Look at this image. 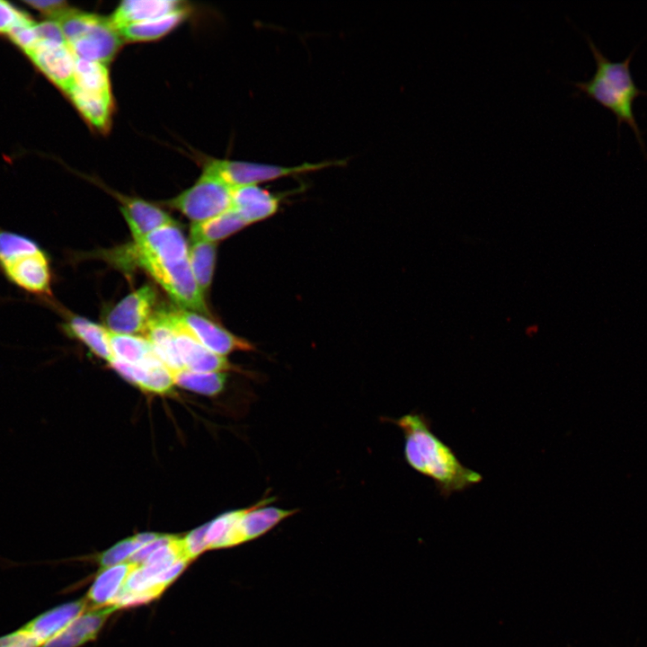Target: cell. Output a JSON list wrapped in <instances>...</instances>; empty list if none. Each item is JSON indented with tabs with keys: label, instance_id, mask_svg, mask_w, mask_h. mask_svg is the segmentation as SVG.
Masks as SVG:
<instances>
[{
	"label": "cell",
	"instance_id": "2",
	"mask_svg": "<svg viewBox=\"0 0 647 647\" xmlns=\"http://www.w3.org/2000/svg\"><path fill=\"white\" fill-rule=\"evenodd\" d=\"M585 38L595 58L596 70L588 80L572 84L578 89V93H584L610 110L616 115L618 126L626 122L645 153L644 141L634 113V102L637 96L647 94V92L637 86L630 71L629 64L634 50L622 61H613L588 34H585Z\"/></svg>",
	"mask_w": 647,
	"mask_h": 647
},
{
	"label": "cell",
	"instance_id": "12",
	"mask_svg": "<svg viewBox=\"0 0 647 647\" xmlns=\"http://www.w3.org/2000/svg\"><path fill=\"white\" fill-rule=\"evenodd\" d=\"M87 607L88 601L85 597L62 604L41 613L19 629L40 647L81 616Z\"/></svg>",
	"mask_w": 647,
	"mask_h": 647
},
{
	"label": "cell",
	"instance_id": "26",
	"mask_svg": "<svg viewBox=\"0 0 647 647\" xmlns=\"http://www.w3.org/2000/svg\"><path fill=\"white\" fill-rule=\"evenodd\" d=\"M74 85L86 92L111 96L109 70L99 62L76 58Z\"/></svg>",
	"mask_w": 647,
	"mask_h": 647
},
{
	"label": "cell",
	"instance_id": "7",
	"mask_svg": "<svg viewBox=\"0 0 647 647\" xmlns=\"http://www.w3.org/2000/svg\"><path fill=\"white\" fill-rule=\"evenodd\" d=\"M123 261L139 266L146 262H164L185 259L189 248L182 232L175 224L160 227L134 242L123 253Z\"/></svg>",
	"mask_w": 647,
	"mask_h": 647
},
{
	"label": "cell",
	"instance_id": "21",
	"mask_svg": "<svg viewBox=\"0 0 647 647\" xmlns=\"http://www.w3.org/2000/svg\"><path fill=\"white\" fill-rule=\"evenodd\" d=\"M67 94L80 114L95 129H108L113 108L111 96L86 92L75 85Z\"/></svg>",
	"mask_w": 647,
	"mask_h": 647
},
{
	"label": "cell",
	"instance_id": "29",
	"mask_svg": "<svg viewBox=\"0 0 647 647\" xmlns=\"http://www.w3.org/2000/svg\"><path fill=\"white\" fill-rule=\"evenodd\" d=\"M142 546L136 536L126 538L98 555L100 571L122 563Z\"/></svg>",
	"mask_w": 647,
	"mask_h": 647
},
{
	"label": "cell",
	"instance_id": "22",
	"mask_svg": "<svg viewBox=\"0 0 647 647\" xmlns=\"http://www.w3.org/2000/svg\"><path fill=\"white\" fill-rule=\"evenodd\" d=\"M245 508L227 511L208 524L206 542L208 549L232 547L245 543L242 518Z\"/></svg>",
	"mask_w": 647,
	"mask_h": 647
},
{
	"label": "cell",
	"instance_id": "34",
	"mask_svg": "<svg viewBox=\"0 0 647 647\" xmlns=\"http://www.w3.org/2000/svg\"><path fill=\"white\" fill-rule=\"evenodd\" d=\"M173 537V536L162 534L155 540L138 548L128 561L141 565L156 549L168 544Z\"/></svg>",
	"mask_w": 647,
	"mask_h": 647
},
{
	"label": "cell",
	"instance_id": "14",
	"mask_svg": "<svg viewBox=\"0 0 647 647\" xmlns=\"http://www.w3.org/2000/svg\"><path fill=\"white\" fill-rule=\"evenodd\" d=\"M282 197L259 185L243 186L233 190L231 208L251 225L272 217Z\"/></svg>",
	"mask_w": 647,
	"mask_h": 647
},
{
	"label": "cell",
	"instance_id": "33",
	"mask_svg": "<svg viewBox=\"0 0 647 647\" xmlns=\"http://www.w3.org/2000/svg\"><path fill=\"white\" fill-rule=\"evenodd\" d=\"M27 17L11 4L0 0V33H9L16 24Z\"/></svg>",
	"mask_w": 647,
	"mask_h": 647
},
{
	"label": "cell",
	"instance_id": "15",
	"mask_svg": "<svg viewBox=\"0 0 647 647\" xmlns=\"http://www.w3.org/2000/svg\"><path fill=\"white\" fill-rule=\"evenodd\" d=\"M118 609L111 605L91 608L75 618L62 632L40 647H79L96 638L108 618Z\"/></svg>",
	"mask_w": 647,
	"mask_h": 647
},
{
	"label": "cell",
	"instance_id": "1",
	"mask_svg": "<svg viewBox=\"0 0 647 647\" xmlns=\"http://www.w3.org/2000/svg\"><path fill=\"white\" fill-rule=\"evenodd\" d=\"M386 421L396 425L403 434L406 464L430 479L443 498L448 499L483 481L480 473L463 465L456 452L432 431L431 421L423 412H411Z\"/></svg>",
	"mask_w": 647,
	"mask_h": 647
},
{
	"label": "cell",
	"instance_id": "5",
	"mask_svg": "<svg viewBox=\"0 0 647 647\" xmlns=\"http://www.w3.org/2000/svg\"><path fill=\"white\" fill-rule=\"evenodd\" d=\"M233 190L217 176L202 171L200 177L189 189L166 202L193 223L215 217L232 206Z\"/></svg>",
	"mask_w": 647,
	"mask_h": 647
},
{
	"label": "cell",
	"instance_id": "35",
	"mask_svg": "<svg viewBox=\"0 0 647 647\" xmlns=\"http://www.w3.org/2000/svg\"><path fill=\"white\" fill-rule=\"evenodd\" d=\"M36 30L40 40L67 43L61 27L57 21L49 20L38 23L36 24Z\"/></svg>",
	"mask_w": 647,
	"mask_h": 647
},
{
	"label": "cell",
	"instance_id": "27",
	"mask_svg": "<svg viewBox=\"0 0 647 647\" xmlns=\"http://www.w3.org/2000/svg\"><path fill=\"white\" fill-rule=\"evenodd\" d=\"M216 244L205 241H192L189 248V261L196 282L204 294L209 288L215 269Z\"/></svg>",
	"mask_w": 647,
	"mask_h": 647
},
{
	"label": "cell",
	"instance_id": "32",
	"mask_svg": "<svg viewBox=\"0 0 647 647\" xmlns=\"http://www.w3.org/2000/svg\"><path fill=\"white\" fill-rule=\"evenodd\" d=\"M207 528L208 524L203 525L182 537L185 554L190 562L208 549L206 542Z\"/></svg>",
	"mask_w": 647,
	"mask_h": 647
},
{
	"label": "cell",
	"instance_id": "30",
	"mask_svg": "<svg viewBox=\"0 0 647 647\" xmlns=\"http://www.w3.org/2000/svg\"><path fill=\"white\" fill-rule=\"evenodd\" d=\"M174 385L173 373L163 363L149 367L147 376L140 388L155 394H165Z\"/></svg>",
	"mask_w": 647,
	"mask_h": 647
},
{
	"label": "cell",
	"instance_id": "31",
	"mask_svg": "<svg viewBox=\"0 0 647 647\" xmlns=\"http://www.w3.org/2000/svg\"><path fill=\"white\" fill-rule=\"evenodd\" d=\"M9 35L13 41L27 54L40 40L36 30V24L33 23L29 17L16 24L11 30Z\"/></svg>",
	"mask_w": 647,
	"mask_h": 647
},
{
	"label": "cell",
	"instance_id": "6",
	"mask_svg": "<svg viewBox=\"0 0 647 647\" xmlns=\"http://www.w3.org/2000/svg\"><path fill=\"white\" fill-rule=\"evenodd\" d=\"M138 267L146 270L182 309L208 315L203 293L193 276L189 256L173 261L146 262Z\"/></svg>",
	"mask_w": 647,
	"mask_h": 647
},
{
	"label": "cell",
	"instance_id": "24",
	"mask_svg": "<svg viewBox=\"0 0 647 647\" xmlns=\"http://www.w3.org/2000/svg\"><path fill=\"white\" fill-rule=\"evenodd\" d=\"M108 338L114 359L129 364L162 362L146 338L109 330Z\"/></svg>",
	"mask_w": 647,
	"mask_h": 647
},
{
	"label": "cell",
	"instance_id": "13",
	"mask_svg": "<svg viewBox=\"0 0 647 647\" xmlns=\"http://www.w3.org/2000/svg\"><path fill=\"white\" fill-rule=\"evenodd\" d=\"M168 315L184 368L195 372H225L236 369L226 357L210 351L184 331L174 318L172 310H168Z\"/></svg>",
	"mask_w": 647,
	"mask_h": 647
},
{
	"label": "cell",
	"instance_id": "3",
	"mask_svg": "<svg viewBox=\"0 0 647 647\" xmlns=\"http://www.w3.org/2000/svg\"><path fill=\"white\" fill-rule=\"evenodd\" d=\"M0 273L22 292L40 299L52 297L48 253L33 238L0 227Z\"/></svg>",
	"mask_w": 647,
	"mask_h": 647
},
{
	"label": "cell",
	"instance_id": "19",
	"mask_svg": "<svg viewBox=\"0 0 647 647\" xmlns=\"http://www.w3.org/2000/svg\"><path fill=\"white\" fill-rule=\"evenodd\" d=\"M138 566L128 561L100 571L85 597L90 607L111 606L130 573Z\"/></svg>",
	"mask_w": 647,
	"mask_h": 647
},
{
	"label": "cell",
	"instance_id": "20",
	"mask_svg": "<svg viewBox=\"0 0 647 647\" xmlns=\"http://www.w3.org/2000/svg\"><path fill=\"white\" fill-rule=\"evenodd\" d=\"M62 324L65 333L84 343L93 354L108 362L114 359L108 338V329L84 317L66 315Z\"/></svg>",
	"mask_w": 647,
	"mask_h": 647
},
{
	"label": "cell",
	"instance_id": "25",
	"mask_svg": "<svg viewBox=\"0 0 647 647\" xmlns=\"http://www.w3.org/2000/svg\"><path fill=\"white\" fill-rule=\"evenodd\" d=\"M248 224L232 208L208 220L195 223L191 228L192 241L215 244L240 231Z\"/></svg>",
	"mask_w": 647,
	"mask_h": 647
},
{
	"label": "cell",
	"instance_id": "18",
	"mask_svg": "<svg viewBox=\"0 0 647 647\" xmlns=\"http://www.w3.org/2000/svg\"><path fill=\"white\" fill-rule=\"evenodd\" d=\"M187 8L183 2L175 0H126L121 2L110 17L120 30L129 24L155 19Z\"/></svg>",
	"mask_w": 647,
	"mask_h": 647
},
{
	"label": "cell",
	"instance_id": "16",
	"mask_svg": "<svg viewBox=\"0 0 647 647\" xmlns=\"http://www.w3.org/2000/svg\"><path fill=\"white\" fill-rule=\"evenodd\" d=\"M119 198L122 204L121 213L135 242L160 227L174 224L167 212L150 202L121 195Z\"/></svg>",
	"mask_w": 647,
	"mask_h": 647
},
{
	"label": "cell",
	"instance_id": "4",
	"mask_svg": "<svg viewBox=\"0 0 647 647\" xmlns=\"http://www.w3.org/2000/svg\"><path fill=\"white\" fill-rule=\"evenodd\" d=\"M346 163V160L339 159L283 166L206 157L202 162V171L217 176L234 190L243 186L258 185L279 178L315 172L329 167L344 166Z\"/></svg>",
	"mask_w": 647,
	"mask_h": 647
},
{
	"label": "cell",
	"instance_id": "11",
	"mask_svg": "<svg viewBox=\"0 0 647 647\" xmlns=\"http://www.w3.org/2000/svg\"><path fill=\"white\" fill-rule=\"evenodd\" d=\"M28 56L54 84L66 93L70 91L76 58L68 43L40 40Z\"/></svg>",
	"mask_w": 647,
	"mask_h": 647
},
{
	"label": "cell",
	"instance_id": "10",
	"mask_svg": "<svg viewBox=\"0 0 647 647\" xmlns=\"http://www.w3.org/2000/svg\"><path fill=\"white\" fill-rule=\"evenodd\" d=\"M155 301V290L149 285L130 293L108 313V330L132 335L145 333L154 314Z\"/></svg>",
	"mask_w": 647,
	"mask_h": 647
},
{
	"label": "cell",
	"instance_id": "38",
	"mask_svg": "<svg viewBox=\"0 0 647 647\" xmlns=\"http://www.w3.org/2000/svg\"><path fill=\"white\" fill-rule=\"evenodd\" d=\"M0 647H39V645L17 629L7 634L6 642Z\"/></svg>",
	"mask_w": 647,
	"mask_h": 647
},
{
	"label": "cell",
	"instance_id": "23",
	"mask_svg": "<svg viewBox=\"0 0 647 647\" xmlns=\"http://www.w3.org/2000/svg\"><path fill=\"white\" fill-rule=\"evenodd\" d=\"M189 13L188 7L169 14L129 24L120 29L124 41L143 42L158 40L168 34L184 21Z\"/></svg>",
	"mask_w": 647,
	"mask_h": 647
},
{
	"label": "cell",
	"instance_id": "37",
	"mask_svg": "<svg viewBox=\"0 0 647 647\" xmlns=\"http://www.w3.org/2000/svg\"><path fill=\"white\" fill-rule=\"evenodd\" d=\"M189 562L179 560L166 570L162 572L155 579V584L167 588L186 568Z\"/></svg>",
	"mask_w": 647,
	"mask_h": 647
},
{
	"label": "cell",
	"instance_id": "36",
	"mask_svg": "<svg viewBox=\"0 0 647 647\" xmlns=\"http://www.w3.org/2000/svg\"><path fill=\"white\" fill-rule=\"evenodd\" d=\"M26 4H30L33 8L40 11L43 14H46L50 20H58L68 8L66 3L64 1H26Z\"/></svg>",
	"mask_w": 647,
	"mask_h": 647
},
{
	"label": "cell",
	"instance_id": "9",
	"mask_svg": "<svg viewBox=\"0 0 647 647\" xmlns=\"http://www.w3.org/2000/svg\"><path fill=\"white\" fill-rule=\"evenodd\" d=\"M124 42L110 17L93 14L82 34L68 43L76 58L108 64Z\"/></svg>",
	"mask_w": 647,
	"mask_h": 647
},
{
	"label": "cell",
	"instance_id": "28",
	"mask_svg": "<svg viewBox=\"0 0 647 647\" xmlns=\"http://www.w3.org/2000/svg\"><path fill=\"white\" fill-rule=\"evenodd\" d=\"M172 373L174 385L209 396L222 392L226 381L225 372H195L183 368Z\"/></svg>",
	"mask_w": 647,
	"mask_h": 647
},
{
	"label": "cell",
	"instance_id": "8",
	"mask_svg": "<svg viewBox=\"0 0 647 647\" xmlns=\"http://www.w3.org/2000/svg\"><path fill=\"white\" fill-rule=\"evenodd\" d=\"M182 328L210 351L224 356L236 350L251 351L254 346L199 314L184 309L172 310Z\"/></svg>",
	"mask_w": 647,
	"mask_h": 647
},
{
	"label": "cell",
	"instance_id": "17",
	"mask_svg": "<svg viewBox=\"0 0 647 647\" xmlns=\"http://www.w3.org/2000/svg\"><path fill=\"white\" fill-rule=\"evenodd\" d=\"M144 334L168 369L174 372L184 368L176 348L175 334L167 309L154 312Z\"/></svg>",
	"mask_w": 647,
	"mask_h": 647
}]
</instances>
